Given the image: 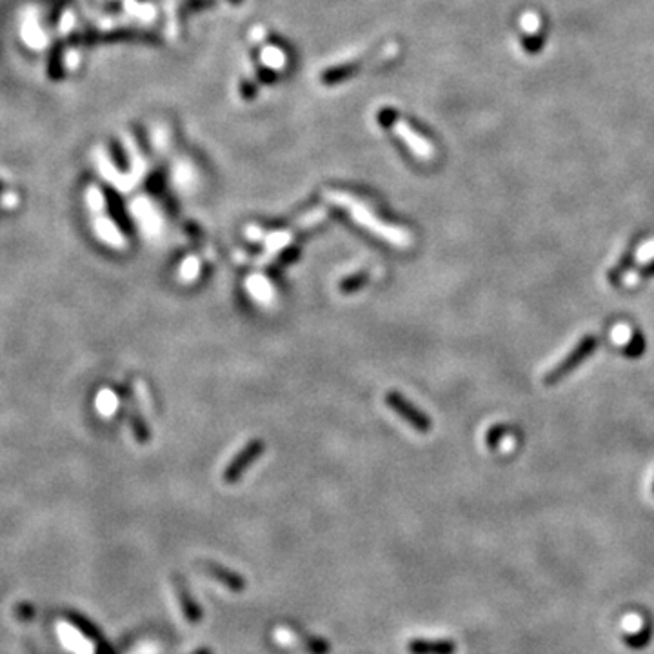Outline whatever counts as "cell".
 <instances>
[{
  "instance_id": "1",
  "label": "cell",
  "mask_w": 654,
  "mask_h": 654,
  "mask_svg": "<svg viewBox=\"0 0 654 654\" xmlns=\"http://www.w3.org/2000/svg\"><path fill=\"white\" fill-rule=\"evenodd\" d=\"M325 201L331 204L338 205V208L346 209L347 213H351V217L356 224H360L362 227H366L367 231H371L376 237L383 238L389 244H395L398 247H409L411 246V235L404 227H396V225H389L385 222L378 220V218L369 211L367 205H363L359 198H354L353 195H347L342 191H327L325 193Z\"/></svg>"
},
{
  "instance_id": "2",
  "label": "cell",
  "mask_w": 654,
  "mask_h": 654,
  "mask_svg": "<svg viewBox=\"0 0 654 654\" xmlns=\"http://www.w3.org/2000/svg\"><path fill=\"white\" fill-rule=\"evenodd\" d=\"M598 342H600V340H598V337H594V334H587V337L582 338V340L573 347L571 353L567 354V356H563V359L547 373L543 382H546L547 385H553V383H558L560 380L565 378L567 375H571L576 367L582 366V363L594 353L596 347H598Z\"/></svg>"
},
{
  "instance_id": "3",
  "label": "cell",
  "mask_w": 654,
  "mask_h": 654,
  "mask_svg": "<svg viewBox=\"0 0 654 654\" xmlns=\"http://www.w3.org/2000/svg\"><path fill=\"white\" fill-rule=\"evenodd\" d=\"M385 402H388V405L393 409V411H395V413H398L402 418H404V420H407L417 431L427 433V431L431 429L429 417H427L425 413H422V411H418V409L415 407L411 402L405 400L400 393L389 391L388 395H385Z\"/></svg>"
},
{
  "instance_id": "4",
  "label": "cell",
  "mask_w": 654,
  "mask_h": 654,
  "mask_svg": "<svg viewBox=\"0 0 654 654\" xmlns=\"http://www.w3.org/2000/svg\"><path fill=\"white\" fill-rule=\"evenodd\" d=\"M264 449H266V444H264L262 440H253V442L247 444V446L244 447V449H242L233 460H231L227 469L224 471V482L225 483L238 482V478H240V476L244 475L247 469H249L251 463L259 458V456H262Z\"/></svg>"
},
{
  "instance_id": "5",
  "label": "cell",
  "mask_w": 654,
  "mask_h": 654,
  "mask_svg": "<svg viewBox=\"0 0 654 654\" xmlns=\"http://www.w3.org/2000/svg\"><path fill=\"white\" fill-rule=\"evenodd\" d=\"M411 654H454L456 645L451 640H438V642H429V640H413L407 645Z\"/></svg>"
},
{
  "instance_id": "6",
  "label": "cell",
  "mask_w": 654,
  "mask_h": 654,
  "mask_svg": "<svg viewBox=\"0 0 654 654\" xmlns=\"http://www.w3.org/2000/svg\"><path fill=\"white\" fill-rule=\"evenodd\" d=\"M208 573L213 576V578H217L220 584H224L225 587L231 589V591L240 592L246 589V582H244V578H242L240 575H237V573L225 569V567L217 565V563H208Z\"/></svg>"
},
{
  "instance_id": "7",
  "label": "cell",
  "mask_w": 654,
  "mask_h": 654,
  "mask_svg": "<svg viewBox=\"0 0 654 654\" xmlns=\"http://www.w3.org/2000/svg\"><path fill=\"white\" fill-rule=\"evenodd\" d=\"M398 135H400V137L407 142V146L411 147V150H413L418 157H431V154H433V147L429 146V142L425 140L424 137H420V135L415 133L409 125H405V124L398 125Z\"/></svg>"
},
{
  "instance_id": "8",
  "label": "cell",
  "mask_w": 654,
  "mask_h": 654,
  "mask_svg": "<svg viewBox=\"0 0 654 654\" xmlns=\"http://www.w3.org/2000/svg\"><path fill=\"white\" fill-rule=\"evenodd\" d=\"M247 289H249L251 295L259 302H269L273 298L271 286H269V282L260 275H253L247 280Z\"/></svg>"
},
{
  "instance_id": "9",
  "label": "cell",
  "mask_w": 654,
  "mask_h": 654,
  "mask_svg": "<svg viewBox=\"0 0 654 654\" xmlns=\"http://www.w3.org/2000/svg\"><path fill=\"white\" fill-rule=\"evenodd\" d=\"M179 594H180V604H182L184 616L188 618L189 621H193V624L201 620L202 611H201V607L196 605V602L191 598V594H189L188 591H184L182 587L179 589Z\"/></svg>"
},
{
  "instance_id": "10",
  "label": "cell",
  "mask_w": 654,
  "mask_h": 654,
  "mask_svg": "<svg viewBox=\"0 0 654 654\" xmlns=\"http://www.w3.org/2000/svg\"><path fill=\"white\" fill-rule=\"evenodd\" d=\"M643 351H645V338L640 331H634L631 334L629 344L624 347V354L625 356H629V359H638V356H642Z\"/></svg>"
},
{
  "instance_id": "11",
  "label": "cell",
  "mask_w": 654,
  "mask_h": 654,
  "mask_svg": "<svg viewBox=\"0 0 654 654\" xmlns=\"http://www.w3.org/2000/svg\"><path fill=\"white\" fill-rule=\"evenodd\" d=\"M367 282H369V273H359V275H353L349 278L342 280L338 289H340L342 295H349V293L359 291L360 288H363Z\"/></svg>"
},
{
  "instance_id": "12",
  "label": "cell",
  "mask_w": 654,
  "mask_h": 654,
  "mask_svg": "<svg viewBox=\"0 0 654 654\" xmlns=\"http://www.w3.org/2000/svg\"><path fill=\"white\" fill-rule=\"evenodd\" d=\"M650 634H653V629L647 625V627L640 629L638 633L627 634V636L624 638V642L627 643L631 649H643V647L650 642Z\"/></svg>"
},
{
  "instance_id": "13",
  "label": "cell",
  "mask_w": 654,
  "mask_h": 654,
  "mask_svg": "<svg viewBox=\"0 0 654 654\" xmlns=\"http://www.w3.org/2000/svg\"><path fill=\"white\" fill-rule=\"evenodd\" d=\"M633 260H634V254H633V253H629V254H625V256H621L620 262H618L616 266H614L613 269H611V271H609V282L620 283V280L624 278L625 273L629 271V267L633 266Z\"/></svg>"
},
{
  "instance_id": "14",
  "label": "cell",
  "mask_w": 654,
  "mask_h": 654,
  "mask_svg": "<svg viewBox=\"0 0 654 654\" xmlns=\"http://www.w3.org/2000/svg\"><path fill=\"white\" fill-rule=\"evenodd\" d=\"M305 649L309 650V654H329L331 645L325 642L324 638H317V636H309L305 638L304 642Z\"/></svg>"
},
{
  "instance_id": "15",
  "label": "cell",
  "mask_w": 654,
  "mask_h": 654,
  "mask_svg": "<svg viewBox=\"0 0 654 654\" xmlns=\"http://www.w3.org/2000/svg\"><path fill=\"white\" fill-rule=\"evenodd\" d=\"M198 271H201V264H198V260L188 259L182 264V267H180V276H182L184 282H189V280L196 278Z\"/></svg>"
},
{
  "instance_id": "16",
  "label": "cell",
  "mask_w": 654,
  "mask_h": 654,
  "mask_svg": "<svg viewBox=\"0 0 654 654\" xmlns=\"http://www.w3.org/2000/svg\"><path fill=\"white\" fill-rule=\"evenodd\" d=\"M291 237H293V235L289 233V231L269 235V237H267V247H269V251L282 249V247L286 246V244H288L289 240H291Z\"/></svg>"
},
{
  "instance_id": "17",
  "label": "cell",
  "mask_w": 654,
  "mask_h": 654,
  "mask_svg": "<svg viewBox=\"0 0 654 654\" xmlns=\"http://www.w3.org/2000/svg\"><path fill=\"white\" fill-rule=\"evenodd\" d=\"M505 436H507V429H505L504 425H495L487 433V446L495 449V447L500 446V442Z\"/></svg>"
},
{
  "instance_id": "18",
  "label": "cell",
  "mask_w": 654,
  "mask_h": 654,
  "mask_svg": "<svg viewBox=\"0 0 654 654\" xmlns=\"http://www.w3.org/2000/svg\"><path fill=\"white\" fill-rule=\"evenodd\" d=\"M98 405H101V407H98L101 409V413L111 415L113 411L117 409V398L113 396V393L104 391L101 395V398H98Z\"/></svg>"
},
{
  "instance_id": "19",
  "label": "cell",
  "mask_w": 654,
  "mask_h": 654,
  "mask_svg": "<svg viewBox=\"0 0 654 654\" xmlns=\"http://www.w3.org/2000/svg\"><path fill=\"white\" fill-rule=\"evenodd\" d=\"M638 275H640V278H649V276H654V260L647 264V266H643L642 269L638 271Z\"/></svg>"
},
{
  "instance_id": "20",
  "label": "cell",
  "mask_w": 654,
  "mask_h": 654,
  "mask_svg": "<svg viewBox=\"0 0 654 654\" xmlns=\"http://www.w3.org/2000/svg\"><path fill=\"white\" fill-rule=\"evenodd\" d=\"M193 654H213V653L209 649H198L196 653H193Z\"/></svg>"
},
{
  "instance_id": "21",
  "label": "cell",
  "mask_w": 654,
  "mask_h": 654,
  "mask_svg": "<svg viewBox=\"0 0 654 654\" xmlns=\"http://www.w3.org/2000/svg\"><path fill=\"white\" fill-rule=\"evenodd\" d=\"M653 489H654V485H653Z\"/></svg>"
}]
</instances>
